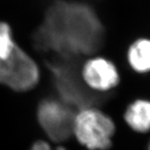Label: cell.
<instances>
[{"instance_id":"10","label":"cell","mask_w":150,"mask_h":150,"mask_svg":"<svg viewBox=\"0 0 150 150\" xmlns=\"http://www.w3.org/2000/svg\"><path fill=\"white\" fill-rule=\"evenodd\" d=\"M56 150H67V149H65L64 147L59 146V147H58V148H57Z\"/></svg>"},{"instance_id":"11","label":"cell","mask_w":150,"mask_h":150,"mask_svg":"<svg viewBox=\"0 0 150 150\" xmlns=\"http://www.w3.org/2000/svg\"><path fill=\"white\" fill-rule=\"evenodd\" d=\"M148 150H150V142L149 143V145H148Z\"/></svg>"},{"instance_id":"2","label":"cell","mask_w":150,"mask_h":150,"mask_svg":"<svg viewBox=\"0 0 150 150\" xmlns=\"http://www.w3.org/2000/svg\"><path fill=\"white\" fill-rule=\"evenodd\" d=\"M115 124L111 118L92 108H83L75 114L72 133L90 150H106L111 146Z\"/></svg>"},{"instance_id":"4","label":"cell","mask_w":150,"mask_h":150,"mask_svg":"<svg viewBox=\"0 0 150 150\" xmlns=\"http://www.w3.org/2000/svg\"><path fill=\"white\" fill-rule=\"evenodd\" d=\"M75 114L62 102L48 99L39 105L38 119L50 139L55 142L67 140L72 134Z\"/></svg>"},{"instance_id":"5","label":"cell","mask_w":150,"mask_h":150,"mask_svg":"<svg viewBox=\"0 0 150 150\" xmlns=\"http://www.w3.org/2000/svg\"><path fill=\"white\" fill-rule=\"evenodd\" d=\"M82 77L85 84L95 91H108L120 82L116 66L102 57H95L86 62L82 67Z\"/></svg>"},{"instance_id":"7","label":"cell","mask_w":150,"mask_h":150,"mask_svg":"<svg viewBox=\"0 0 150 150\" xmlns=\"http://www.w3.org/2000/svg\"><path fill=\"white\" fill-rule=\"evenodd\" d=\"M127 61L134 72L146 74L150 72V38H140L128 48Z\"/></svg>"},{"instance_id":"3","label":"cell","mask_w":150,"mask_h":150,"mask_svg":"<svg viewBox=\"0 0 150 150\" xmlns=\"http://www.w3.org/2000/svg\"><path fill=\"white\" fill-rule=\"evenodd\" d=\"M40 78L38 65L18 46L10 56L0 59V84L12 90L25 91L36 86Z\"/></svg>"},{"instance_id":"9","label":"cell","mask_w":150,"mask_h":150,"mask_svg":"<svg viewBox=\"0 0 150 150\" xmlns=\"http://www.w3.org/2000/svg\"><path fill=\"white\" fill-rule=\"evenodd\" d=\"M30 150H52L47 143L44 141H38L32 146Z\"/></svg>"},{"instance_id":"6","label":"cell","mask_w":150,"mask_h":150,"mask_svg":"<svg viewBox=\"0 0 150 150\" xmlns=\"http://www.w3.org/2000/svg\"><path fill=\"white\" fill-rule=\"evenodd\" d=\"M124 120L130 129L139 133L150 131V100L137 99L130 103L124 112Z\"/></svg>"},{"instance_id":"8","label":"cell","mask_w":150,"mask_h":150,"mask_svg":"<svg viewBox=\"0 0 150 150\" xmlns=\"http://www.w3.org/2000/svg\"><path fill=\"white\" fill-rule=\"evenodd\" d=\"M16 45L9 25L0 22V59H6L10 56Z\"/></svg>"},{"instance_id":"1","label":"cell","mask_w":150,"mask_h":150,"mask_svg":"<svg viewBox=\"0 0 150 150\" xmlns=\"http://www.w3.org/2000/svg\"><path fill=\"white\" fill-rule=\"evenodd\" d=\"M42 38L50 47L65 55L86 54L98 47L101 28L88 6L57 1L50 8Z\"/></svg>"}]
</instances>
